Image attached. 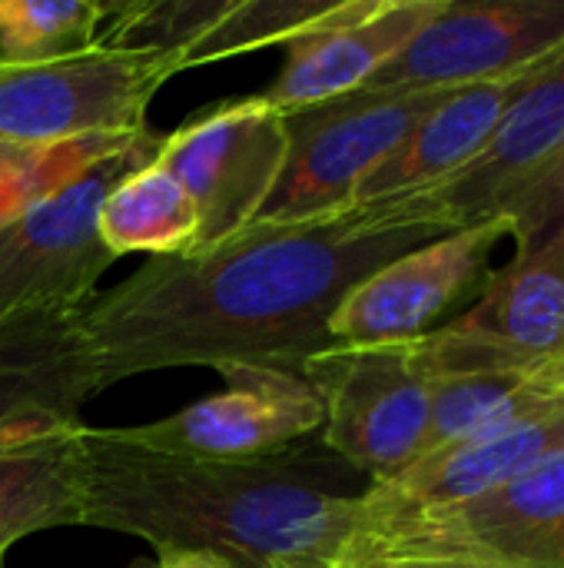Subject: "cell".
Here are the masks:
<instances>
[{"instance_id": "5bb4252c", "label": "cell", "mask_w": 564, "mask_h": 568, "mask_svg": "<svg viewBox=\"0 0 564 568\" xmlns=\"http://www.w3.org/2000/svg\"><path fill=\"white\" fill-rule=\"evenodd\" d=\"M564 449V399L492 439H469L429 453L386 483H372L359 503L346 542L392 532L406 523L465 506Z\"/></svg>"}, {"instance_id": "ffe728a7", "label": "cell", "mask_w": 564, "mask_h": 568, "mask_svg": "<svg viewBox=\"0 0 564 568\" xmlns=\"http://www.w3.org/2000/svg\"><path fill=\"white\" fill-rule=\"evenodd\" d=\"M196 233L193 200L160 160L130 173L100 206V236L116 260L126 253L186 256L196 246Z\"/></svg>"}, {"instance_id": "ba28073f", "label": "cell", "mask_w": 564, "mask_h": 568, "mask_svg": "<svg viewBox=\"0 0 564 568\" xmlns=\"http://www.w3.org/2000/svg\"><path fill=\"white\" fill-rule=\"evenodd\" d=\"M286 150V113L259 93L209 103L163 136L156 160L186 190L199 220L193 253L236 236L259 216L283 173Z\"/></svg>"}, {"instance_id": "ac0fdd59", "label": "cell", "mask_w": 564, "mask_h": 568, "mask_svg": "<svg viewBox=\"0 0 564 568\" xmlns=\"http://www.w3.org/2000/svg\"><path fill=\"white\" fill-rule=\"evenodd\" d=\"M564 389L535 373H452L432 379L422 456L469 439H492L558 406ZM419 456V459H422Z\"/></svg>"}, {"instance_id": "8992f818", "label": "cell", "mask_w": 564, "mask_h": 568, "mask_svg": "<svg viewBox=\"0 0 564 568\" xmlns=\"http://www.w3.org/2000/svg\"><path fill=\"white\" fill-rule=\"evenodd\" d=\"M322 399L319 443L359 476L386 483L422 456L432 376L409 343L329 346L302 363Z\"/></svg>"}, {"instance_id": "d6986e66", "label": "cell", "mask_w": 564, "mask_h": 568, "mask_svg": "<svg viewBox=\"0 0 564 568\" xmlns=\"http://www.w3.org/2000/svg\"><path fill=\"white\" fill-rule=\"evenodd\" d=\"M73 433L0 453V568L27 536L83 523V473Z\"/></svg>"}, {"instance_id": "7c38bea8", "label": "cell", "mask_w": 564, "mask_h": 568, "mask_svg": "<svg viewBox=\"0 0 564 568\" xmlns=\"http://www.w3.org/2000/svg\"><path fill=\"white\" fill-rule=\"evenodd\" d=\"M509 236L502 216L422 243L366 276L336 310L329 336L336 346L409 343L435 329L485 276L489 256Z\"/></svg>"}, {"instance_id": "cb8c5ba5", "label": "cell", "mask_w": 564, "mask_h": 568, "mask_svg": "<svg viewBox=\"0 0 564 568\" xmlns=\"http://www.w3.org/2000/svg\"><path fill=\"white\" fill-rule=\"evenodd\" d=\"M515 240V260L564 256V150L555 153L499 213Z\"/></svg>"}, {"instance_id": "6da1fadb", "label": "cell", "mask_w": 564, "mask_h": 568, "mask_svg": "<svg viewBox=\"0 0 564 568\" xmlns=\"http://www.w3.org/2000/svg\"><path fill=\"white\" fill-rule=\"evenodd\" d=\"M445 236L399 200L246 226L189 256H153L83 310L100 389L173 366L299 369L329 346L339 303L396 256Z\"/></svg>"}, {"instance_id": "44dd1931", "label": "cell", "mask_w": 564, "mask_h": 568, "mask_svg": "<svg viewBox=\"0 0 564 568\" xmlns=\"http://www.w3.org/2000/svg\"><path fill=\"white\" fill-rule=\"evenodd\" d=\"M336 3L339 0H219L199 40L180 57V67L193 70L266 47H289L319 27Z\"/></svg>"}, {"instance_id": "52a82bcc", "label": "cell", "mask_w": 564, "mask_h": 568, "mask_svg": "<svg viewBox=\"0 0 564 568\" xmlns=\"http://www.w3.org/2000/svg\"><path fill=\"white\" fill-rule=\"evenodd\" d=\"M180 60L163 50L93 47L76 57L0 67V143H66L146 126L150 100Z\"/></svg>"}, {"instance_id": "603a6c76", "label": "cell", "mask_w": 564, "mask_h": 568, "mask_svg": "<svg viewBox=\"0 0 564 568\" xmlns=\"http://www.w3.org/2000/svg\"><path fill=\"white\" fill-rule=\"evenodd\" d=\"M133 133H103V136L37 143V146L0 143V226L23 216L40 200L70 186L93 163L126 146Z\"/></svg>"}, {"instance_id": "4fadbf2b", "label": "cell", "mask_w": 564, "mask_h": 568, "mask_svg": "<svg viewBox=\"0 0 564 568\" xmlns=\"http://www.w3.org/2000/svg\"><path fill=\"white\" fill-rule=\"evenodd\" d=\"M83 310L47 306L0 316V453L70 436L83 426V406L103 393L83 336Z\"/></svg>"}, {"instance_id": "9c48e42d", "label": "cell", "mask_w": 564, "mask_h": 568, "mask_svg": "<svg viewBox=\"0 0 564 568\" xmlns=\"http://www.w3.org/2000/svg\"><path fill=\"white\" fill-rule=\"evenodd\" d=\"M223 389L150 426H110L116 439L193 463H256L319 439L322 399L299 369L223 366Z\"/></svg>"}, {"instance_id": "8fae6325", "label": "cell", "mask_w": 564, "mask_h": 568, "mask_svg": "<svg viewBox=\"0 0 564 568\" xmlns=\"http://www.w3.org/2000/svg\"><path fill=\"white\" fill-rule=\"evenodd\" d=\"M425 373H535L564 353V256L512 260L452 323L412 339Z\"/></svg>"}, {"instance_id": "d4e9b609", "label": "cell", "mask_w": 564, "mask_h": 568, "mask_svg": "<svg viewBox=\"0 0 564 568\" xmlns=\"http://www.w3.org/2000/svg\"><path fill=\"white\" fill-rule=\"evenodd\" d=\"M133 568H236L203 549H156V559Z\"/></svg>"}, {"instance_id": "484cf974", "label": "cell", "mask_w": 564, "mask_h": 568, "mask_svg": "<svg viewBox=\"0 0 564 568\" xmlns=\"http://www.w3.org/2000/svg\"><path fill=\"white\" fill-rule=\"evenodd\" d=\"M539 376H542L545 383H552V386L564 389V353H558L552 363H545V366L539 369Z\"/></svg>"}, {"instance_id": "7a4b0ae2", "label": "cell", "mask_w": 564, "mask_h": 568, "mask_svg": "<svg viewBox=\"0 0 564 568\" xmlns=\"http://www.w3.org/2000/svg\"><path fill=\"white\" fill-rule=\"evenodd\" d=\"M86 529L153 549H203L236 568H336L359 476L319 439L256 463H193L76 426Z\"/></svg>"}, {"instance_id": "2e32d148", "label": "cell", "mask_w": 564, "mask_h": 568, "mask_svg": "<svg viewBox=\"0 0 564 568\" xmlns=\"http://www.w3.org/2000/svg\"><path fill=\"white\" fill-rule=\"evenodd\" d=\"M442 3L445 0H339L319 27L286 47L276 80L259 90V97L293 113L362 90Z\"/></svg>"}, {"instance_id": "9a60e30c", "label": "cell", "mask_w": 564, "mask_h": 568, "mask_svg": "<svg viewBox=\"0 0 564 568\" xmlns=\"http://www.w3.org/2000/svg\"><path fill=\"white\" fill-rule=\"evenodd\" d=\"M564 150V47L552 53L509 103L485 146L452 176L396 196L412 216L445 233L495 220L499 206Z\"/></svg>"}, {"instance_id": "3957f363", "label": "cell", "mask_w": 564, "mask_h": 568, "mask_svg": "<svg viewBox=\"0 0 564 568\" xmlns=\"http://www.w3.org/2000/svg\"><path fill=\"white\" fill-rule=\"evenodd\" d=\"M336 568H564V449L465 506L346 542Z\"/></svg>"}, {"instance_id": "277c9868", "label": "cell", "mask_w": 564, "mask_h": 568, "mask_svg": "<svg viewBox=\"0 0 564 568\" xmlns=\"http://www.w3.org/2000/svg\"><path fill=\"white\" fill-rule=\"evenodd\" d=\"M163 133L143 126L60 193L0 226V316L23 310H83L116 263L100 236V206L113 186L156 160Z\"/></svg>"}, {"instance_id": "5b68a950", "label": "cell", "mask_w": 564, "mask_h": 568, "mask_svg": "<svg viewBox=\"0 0 564 568\" xmlns=\"http://www.w3.org/2000/svg\"><path fill=\"white\" fill-rule=\"evenodd\" d=\"M452 90H356L286 113L283 173L249 226H283L352 206L359 183Z\"/></svg>"}, {"instance_id": "7402d4cb", "label": "cell", "mask_w": 564, "mask_h": 568, "mask_svg": "<svg viewBox=\"0 0 564 568\" xmlns=\"http://www.w3.org/2000/svg\"><path fill=\"white\" fill-rule=\"evenodd\" d=\"M113 3L0 0V67H33L96 47Z\"/></svg>"}, {"instance_id": "30bf717a", "label": "cell", "mask_w": 564, "mask_h": 568, "mask_svg": "<svg viewBox=\"0 0 564 568\" xmlns=\"http://www.w3.org/2000/svg\"><path fill=\"white\" fill-rule=\"evenodd\" d=\"M562 47L564 0H445L362 90H462L532 70Z\"/></svg>"}, {"instance_id": "e0dca14e", "label": "cell", "mask_w": 564, "mask_h": 568, "mask_svg": "<svg viewBox=\"0 0 564 568\" xmlns=\"http://www.w3.org/2000/svg\"><path fill=\"white\" fill-rule=\"evenodd\" d=\"M539 67L445 93L442 103L432 106L416 123V130L359 183L352 206L409 196L462 170L485 146L502 113L522 93V87L532 80Z\"/></svg>"}]
</instances>
